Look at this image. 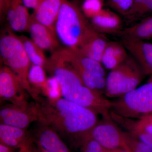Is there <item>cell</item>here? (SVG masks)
<instances>
[{
	"instance_id": "cell-1",
	"label": "cell",
	"mask_w": 152,
	"mask_h": 152,
	"mask_svg": "<svg viewBox=\"0 0 152 152\" xmlns=\"http://www.w3.org/2000/svg\"><path fill=\"white\" fill-rule=\"evenodd\" d=\"M35 102L39 123L75 139L82 146L99 122L96 112L63 97L53 100L39 97Z\"/></svg>"
},
{
	"instance_id": "cell-2",
	"label": "cell",
	"mask_w": 152,
	"mask_h": 152,
	"mask_svg": "<svg viewBox=\"0 0 152 152\" xmlns=\"http://www.w3.org/2000/svg\"><path fill=\"white\" fill-rule=\"evenodd\" d=\"M47 68L59 83L64 99L91 109L103 116L110 113L113 102L84 84L75 69L60 54H54Z\"/></svg>"
},
{
	"instance_id": "cell-3",
	"label": "cell",
	"mask_w": 152,
	"mask_h": 152,
	"mask_svg": "<svg viewBox=\"0 0 152 152\" xmlns=\"http://www.w3.org/2000/svg\"><path fill=\"white\" fill-rule=\"evenodd\" d=\"M99 33L77 6L63 0L55 25V34L66 48L80 49Z\"/></svg>"
},
{
	"instance_id": "cell-4",
	"label": "cell",
	"mask_w": 152,
	"mask_h": 152,
	"mask_svg": "<svg viewBox=\"0 0 152 152\" xmlns=\"http://www.w3.org/2000/svg\"><path fill=\"white\" fill-rule=\"evenodd\" d=\"M0 54L5 66L18 76L25 90L35 99V95L28 80L31 64L20 37L11 33L3 35L0 39Z\"/></svg>"
},
{
	"instance_id": "cell-5",
	"label": "cell",
	"mask_w": 152,
	"mask_h": 152,
	"mask_svg": "<svg viewBox=\"0 0 152 152\" xmlns=\"http://www.w3.org/2000/svg\"><path fill=\"white\" fill-rule=\"evenodd\" d=\"M145 73L136 60L129 56L124 61L111 70L106 78L104 94L109 98H119L137 88Z\"/></svg>"
},
{
	"instance_id": "cell-6",
	"label": "cell",
	"mask_w": 152,
	"mask_h": 152,
	"mask_svg": "<svg viewBox=\"0 0 152 152\" xmlns=\"http://www.w3.org/2000/svg\"><path fill=\"white\" fill-rule=\"evenodd\" d=\"M112 102L110 112L120 116L138 119L151 115L152 79Z\"/></svg>"
},
{
	"instance_id": "cell-7",
	"label": "cell",
	"mask_w": 152,
	"mask_h": 152,
	"mask_svg": "<svg viewBox=\"0 0 152 152\" xmlns=\"http://www.w3.org/2000/svg\"><path fill=\"white\" fill-rule=\"evenodd\" d=\"M60 51L85 86L97 92L104 91L106 78L102 63L86 56L77 49L66 48Z\"/></svg>"
},
{
	"instance_id": "cell-8",
	"label": "cell",
	"mask_w": 152,
	"mask_h": 152,
	"mask_svg": "<svg viewBox=\"0 0 152 152\" xmlns=\"http://www.w3.org/2000/svg\"><path fill=\"white\" fill-rule=\"evenodd\" d=\"M103 117L102 120L99 121L91 131L88 139L94 140L108 151H125L123 131L112 118L110 114Z\"/></svg>"
},
{
	"instance_id": "cell-9",
	"label": "cell",
	"mask_w": 152,
	"mask_h": 152,
	"mask_svg": "<svg viewBox=\"0 0 152 152\" xmlns=\"http://www.w3.org/2000/svg\"><path fill=\"white\" fill-rule=\"evenodd\" d=\"M0 121L1 124L26 129L33 122L39 121L37 103L3 106L0 110Z\"/></svg>"
},
{
	"instance_id": "cell-10",
	"label": "cell",
	"mask_w": 152,
	"mask_h": 152,
	"mask_svg": "<svg viewBox=\"0 0 152 152\" xmlns=\"http://www.w3.org/2000/svg\"><path fill=\"white\" fill-rule=\"evenodd\" d=\"M27 93L18 76L10 68L6 66L1 67L0 70L1 100L8 101L14 104L23 105L28 103L27 101Z\"/></svg>"
},
{
	"instance_id": "cell-11",
	"label": "cell",
	"mask_w": 152,
	"mask_h": 152,
	"mask_svg": "<svg viewBox=\"0 0 152 152\" xmlns=\"http://www.w3.org/2000/svg\"><path fill=\"white\" fill-rule=\"evenodd\" d=\"M121 42L141 66L145 75H152V44L125 39Z\"/></svg>"
},
{
	"instance_id": "cell-12",
	"label": "cell",
	"mask_w": 152,
	"mask_h": 152,
	"mask_svg": "<svg viewBox=\"0 0 152 152\" xmlns=\"http://www.w3.org/2000/svg\"><path fill=\"white\" fill-rule=\"evenodd\" d=\"M28 31L32 40L43 50H54L58 46L59 41L51 31L31 16Z\"/></svg>"
},
{
	"instance_id": "cell-13",
	"label": "cell",
	"mask_w": 152,
	"mask_h": 152,
	"mask_svg": "<svg viewBox=\"0 0 152 152\" xmlns=\"http://www.w3.org/2000/svg\"><path fill=\"white\" fill-rule=\"evenodd\" d=\"M62 2L63 0H44L32 15L37 21L48 28L55 35V25Z\"/></svg>"
},
{
	"instance_id": "cell-14",
	"label": "cell",
	"mask_w": 152,
	"mask_h": 152,
	"mask_svg": "<svg viewBox=\"0 0 152 152\" xmlns=\"http://www.w3.org/2000/svg\"><path fill=\"white\" fill-rule=\"evenodd\" d=\"M40 125L36 134L38 145L48 152H71L58 133L49 126Z\"/></svg>"
},
{
	"instance_id": "cell-15",
	"label": "cell",
	"mask_w": 152,
	"mask_h": 152,
	"mask_svg": "<svg viewBox=\"0 0 152 152\" xmlns=\"http://www.w3.org/2000/svg\"><path fill=\"white\" fill-rule=\"evenodd\" d=\"M7 14L9 26L12 30L17 32L28 31L31 16L22 0H11Z\"/></svg>"
},
{
	"instance_id": "cell-16",
	"label": "cell",
	"mask_w": 152,
	"mask_h": 152,
	"mask_svg": "<svg viewBox=\"0 0 152 152\" xmlns=\"http://www.w3.org/2000/svg\"><path fill=\"white\" fill-rule=\"evenodd\" d=\"M93 27L101 34L117 35L123 30V23L118 15L108 10H102L91 19Z\"/></svg>"
},
{
	"instance_id": "cell-17",
	"label": "cell",
	"mask_w": 152,
	"mask_h": 152,
	"mask_svg": "<svg viewBox=\"0 0 152 152\" xmlns=\"http://www.w3.org/2000/svg\"><path fill=\"white\" fill-rule=\"evenodd\" d=\"M0 141L14 149H20L33 142L26 129L3 124H0Z\"/></svg>"
},
{
	"instance_id": "cell-18",
	"label": "cell",
	"mask_w": 152,
	"mask_h": 152,
	"mask_svg": "<svg viewBox=\"0 0 152 152\" xmlns=\"http://www.w3.org/2000/svg\"><path fill=\"white\" fill-rule=\"evenodd\" d=\"M129 56L126 49L121 42H108L101 63L106 69L111 70L124 61Z\"/></svg>"
},
{
	"instance_id": "cell-19",
	"label": "cell",
	"mask_w": 152,
	"mask_h": 152,
	"mask_svg": "<svg viewBox=\"0 0 152 152\" xmlns=\"http://www.w3.org/2000/svg\"><path fill=\"white\" fill-rule=\"evenodd\" d=\"M117 36L122 39L144 41L152 38V17L123 29Z\"/></svg>"
},
{
	"instance_id": "cell-20",
	"label": "cell",
	"mask_w": 152,
	"mask_h": 152,
	"mask_svg": "<svg viewBox=\"0 0 152 152\" xmlns=\"http://www.w3.org/2000/svg\"><path fill=\"white\" fill-rule=\"evenodd\" d=\"M108 42L103 34L99 33L77 50L86 56L101 63L102 57Z\"/></svg>"
},
{
	"instance_id": "cell-21",
	"label": "cell",
	"mask_w": 152,
	"mask_h": 152,
	"mask_svg": "<svg viewBox=\"0 0 152 152\" xmlns=\"http://www.w3.org/2000/svg\"><path fill=\"white\" fill-rule=\"evenodd\" d=\"M21 40L31 64L45 67L48 63L43 50L36 45L31 39L22 36L19 37Z\"/></svg>"
},
{
	"instance_id": "cell-22",
	"label": "cell",
	"mask_w": 152,
	"mask_h": 152,
	"mask_svg": "<svg viewBox=\"0 0 152 152\" xmlns=\"http://www.w3.org/2000/svg\"><path fill=\"white\" fill-rule=\"evenodd\" d=\"M47 80L44 67L31 65L28 74V80L35 95V101L39 98V93L42 92Z\"/></svg>"
},
{
	"instance_id": "cell-23",
	"label": "cell",
	"mask_w": 152,
	"mask_h": 152,
	"mask_svg": "<svg viewBox=\"0 0 152 152\" xmlns=\"http://www.w3.org/2000/svg\"><path fill=\"white\" fill-rule=\"evenodd\" d=\"M125 151L127 152H152V149L147 144L131 132H123Z\"/></svg>"
},
{
	"instance_id": "cell-24",
	"label": "cell",
	"mask_w": 152,
	"mask_h": 152,
	"mask_svg": "<svg viewBox=\"0 0 152 152\" xmlns=\"http://www.w3.org/2000/svg\"><path fill=\"white\" fill-rule=\"evenodd\" d=\"M42 92L46 98L50 100H56L62 97L59 83L53 76L48 78Z\"/></svg>"
},
{
	"instance_id": "cell-25",
	"label": "cell",
	"mask_w": 152,
	"mask_h": 152,
	"mask_svg": "<svg viewBox=\"0 0 152 152\" xmlns=\"http://www.w3.org/2000/svg\"><path fill=\"white\" fill-rule=\"evenodd\" d=\"M103 6L102 0H85L82 9L85 16L92 19L101 12Z\"/></svg>"
},
{
	"instance_id": "cell-26",
	"label": "cell",
	"mask_w": 152,
	"mask_h": 152,
	"mask_svg": "<svg viewBox=\"0 0 152 152\" xmlns=\"http://www.w3.org/2000/svg\"><path fill=\"white\" fill-rule=\"evenodd\" d=\"M134 1L133 0H110L109 4L114 10L124 15H130Z\"/></svg>"
},
{
	"instance_id": "cell-27",
	"label": "cell",
	"mask_w": 152,
	"mask_h": 152,
	"mask_svg": "<svg viewBox=\"0 0 152 152\" xmlns=\"http://www.w3.org/2000/svg\"><path fill=\"white\" fill-rule=\"evenodd\" d=\"M83 152H108L98 142L88 139L82 146Z\"/></svg>"
},
{
	"instance_id": "cell-28",
	"label": "cell",
	"mask_w": 152,
	"mask_h": 152,
	"mask_svg": "<svg viewBox=\"0 0 152 152\" xmlns=\"http://www.w3.org/2000/svg\"><path fill=\"white\" fill-rule=\"evenodd\" d=\"M132 133L137 136L139 138L147 144L152 149V134L138 132Z\"/></svg>"
},
{
	"instance_id": "cell-29",
	"label": "cell",
	"mask_w": 152,
	"mask_h": 152,
	"mask_svg": "<svg viewBox=\"0 0 152 152\" xmlns=\"http://www.w3.org/2000/svg\"><path fill=\"white\" fill-rule=\"evenodd\" d=\"M24 5L27 8L33 9L35 10L37 8L41 3L44 0H22Z\"/></svg>"
},
{
	"instance_id": "cell-30",
	"label": "cell",
	"mask_w": 152,
	"mask_h": 152,
	"mask_svg": "<svg viewBox=\"0 0 152 152\" xmlns=\"http://www.w3.org/2000/svg\"><path fill=\"white\" fill-rule=\"evenodd\" d=\"M133 6L132 10L130 15H134L135 14H139L142 7L143 5L146 0H133Z\"/></svg>"
},
{
	"instance_id": "cell-31",
	"label": "cell",
	"mask_w": 152,
	"mask_h": 152,
	"mask_svg": "<svg viewBox=\"0 0 152 152\" xmlns=\"http://www.w3.org/2000/svg\"><path fill=\"white\" fill-rule=\"evenodd\" d=\"M151 12H152V0H146L138 14L143 15Z\"/></svg>"
},
{
	"instance_id": "cell-32",
	"label": "cell",
	"mask_w": 152,
	"mask_h": 152,
	"mask_svg": "<svg viewBox=\"0 0 152 152\" xmlns=\"http://www.w3.org/2000/svg\"><path fill=\"white\" fill-rule=\"evenodd\" d=\"M11 0H1V11L2 12L7 11Z\"/></svg>"
},
{
	"instance_id": "cell-33",
	"label": "cell",
	"mask_w": 152,
	"mask_h": 152,
	"mask_svg": "<svg viewBox=\"0 0 152 152\" xmlns=\"http://www.w3.org/2000/svg\"><path fill=\"white\" fill-rule=\"evenodd\" d=\"M18 152H37L33 149L32 147V144L28 145L22 147L19 149V151ZM38 152H39L38 150Z\"/></svg>"
},
{
	"instance_id": "cell-34",
	"label": "cell",
	"mask_w": 152,
	"mask_h": 152,
	"mask_svg": "<svg viewBox=\"0 0 152 152\" xmlns=\"http://www.w3.org/2000/svg\"><path fill=\"white\" fill-rule=\"evenodd\" d=\"M14 148L0 142V152H13Z\"/></svg>"
},
{
	"instance_id": "cell-35",
	"label": "cell",
	"mask_w": 152,
	"mask_h": 152,
	"mask_svg": "<svg viewBox=\"0 0 152 152\" xmlns=\"http://www.w3.org/2000/svg\"><path fill=\"white\" fill-rule=\"evenodd\" d=\"M37 145L38 149V150H39V152H48L43 149L39 145L37 144Z\"/></svg>"
},
{
	"instance_id": "cell-36",
	"label": "cell",
	"mask_w": 152,
	"mask_h": 152,
	"mask_svg": "<svg viewBox=\"0 0 152 152\" xmlns=\"http://www.w3.org/2000/svg\"><path fill=\"white\" fill-rule=\"evenodd\" d=\"M108 152H127L124 150H117V151H108Z\"/></svg>"
}]
</instances>
